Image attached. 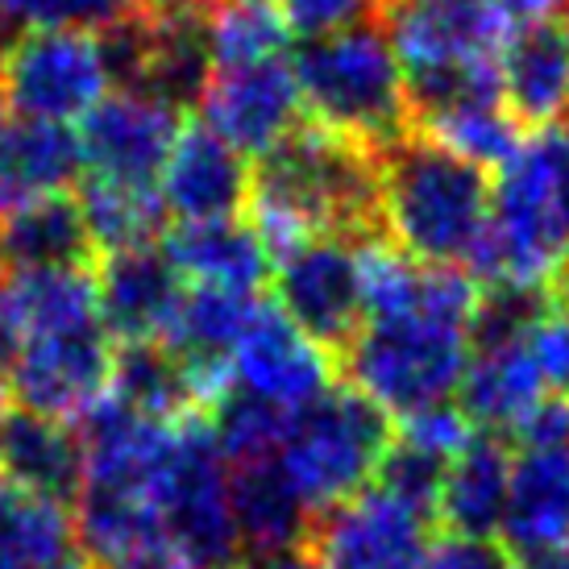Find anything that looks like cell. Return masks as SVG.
<instances>
[{
    "mask_svg": "<svg viewBox=\"0 0 569 569\" xmlns=\"http://www.w3.org/2000/svg\"><path fill=\"white\" fill-rule=\"evenodd\" d=\"M250 212L270 258L312 238L375 241L382 229L379 150L312 121L291 129L250 171Z\"/></svg>",
    "mask_w": 569,
    "mask_h": 569,
    "instance_id": "1",
    "label": "cell"
},
{
    "mask_svg": "<svg viewBox=\"0 0 569 569\" xmlns=\"http://www.w3.org/2000/svg\"><path fill=\"white\" fill-rule=\"evenodd\" d=\"M379 208L399 253L470 274L490 221L487 171L408 129L379 150Z\"/></svg>",
    "mask_w": 569,
    "mask_h": 569,
    "instance_id": "2",
    "label": "cell"
},
{
    "mask_svg": "<svg viewBox=\"0 0 569 569\" xmlns=\"http://www.w3.org/2000/svg\"><path fill=\"white\" fill-rule=\"evenodd\" d=\"M291 67H296L303 112L312 117V126L370 150H382L411 129L403 67L387 33L375 26L303 42Z\"/></svg>",
    "mask_w": 569,
    "mask_h": 569,
    "instance_id": "3",
    "label": "cell"
},
{
    "mask_svg": "<svg viewBox=\"0 0 569 569\" xmlns=\"http://www.w3.org/2000/svg\"><path fill=\"white\" fill-rule=\"evenodd\" d=\"M396 441V416L353 387L332 382L325 396L287 416L279 461L312 516L353 499L379 475L382 453Z\"/></svg>",
    "mask_w": 569,
    "mask_h": 569,
    "instance_id": "4",
    "label": "cell"
},
{
    "mask_svg": "<svg viewBox=\"0 0 569 569\" xmlns=\"http://www.w3.org/2000/svg\"><path fill=\"white\" fill-rule=\"evenodd\" d=\"M162 532L188 569H238L241 549L229 507V461L212 441L204 411L174 420L171 449L150 487Z\"/></svg>",
    "mask_w": 569,
    "mask_h": 569,
    "instance_id": "5",
    "label": "cell"
},
{
    "mask_svg": "<svg viewBox=\"0 0 569 569\" xmlns=\"http://www.w3.org/2000/svg\"><path fill=\"white\" fill-rule=\"evenodd\" d=\"M112 88L109 38L96 30H26L0 50V96L26 121H83Z\"/></svg>",
    "mask_w": 569,
    "mask_h": 569,
    "instance_id": "6",
    "label": "cell"
},
{
    "mask_svg": "<svg viewBox=\"0 0 569 569\" xmlns=\"http://www.w3.org/2000/svg\"><path fill=\"white\" fill-rule=\"evenodd\" d=\"M379 21L408 83L495 71L516 30L503 0H382Z\"/></svg>",
    "mask_w": 569,
    "mask_h": 569,
    "instance_id": "7",
    "label": "cell"
},
{
    "mask_svg": "<svg viewBox=\"0 0 569 569\" xmlns=\"http://www.w3.org/2000/svg\"><path fill=\"white\" fill-rule=\"evenodd\" d=\"M274 303L300 332H308L325 353H346L366 325L362 241L312 238L274 258L270 270Z\"/></svg>",
    "mask_w": 569,
    "mask_h": 569,
    "instance_id": "8",
    "label": "cell"
},
{
    "mask_svg": "<svg viewBox=\"0 0 569 569\" xmlns=\"http://www.w3.org/2000/svg\"><path fill=\"white\" fill-rule=\"evenodd\" d=\"M183 133V109L146 92V88H112L80 126L83 179L126 183V188H159V174Z\"/></svg>",
    "mask_w": 569,
    "mask_h": 569,
    "instance_id": "9",
    "label": "cell"
},
{
    "mask_svg": "<svg viewBox=\"0 0 569 569\" xmlns=\"http://www.w3.org/2000/svg\"><path fill=\"white\" fill-rule=\"evenodd\" d=\"M112 337L104 325L33 337L9 349V399L17 408L76 425L96 399L109 396Z\"/></svg>",
    "mask_w": 569,
    "mask_h": 569,
    "instance_id": "10",
    "label": "cell"
},
{
    "mask_svg": "<svg viewBox=\"0 0 569 569\" xmlns=\"http://www.w3.org/2000/svg\"><path fill=\"white\" fill-rule=\"evenodd\" d=\"M432 528L437 520L370 482L353 499L320 511L308 549L325 569H420L437 540Z\"/></svg>",
    "mask_w": 569,
    "mask_h": 569,
    "instance_id": "11",
    "label": "cell"
},
{
    "mask_svg": "<svg viewBox=\"0 0 569 569\" xmlns=\"http://www.w3.org/2000/svg\"><path fill=\"white\" fill-rule=\"evenodd\" d=\"M200 126L212 129L224 146H233L241 159H262L283 142L291 129H300V83L287 59L246 67H212L200 92Z\"/></svg>",
    "mask_w": 569,
    "mask_h": 569,
    "instance_id": "12",
    "label": "cell"
},
{
    "mask_svg": "<svg viewBox=\"0 0 569 569\" xmlns=\"http://www.w3.org/2000/svg\"><path fill=\"white\" fill-rule=\"evenodd\" d=\"M229 370H233V387L270 399L287 411L312 403L332 387V358L308 332L296 329L274 300L253 303L250 320L233 346Z\"/></svg>",
    "mask_w": 569,
    "mask_h": 569,
    "instance_id": "13",
    "label": "cell"
},
{
    "mask_svg": "<svg viewBox=\"0 0 569 569\" xmlns=\"http://www.w3.org/2000/svg\"><path fill=\"white\" fill-rule=\"evenodd\" d=\"M183 274L171 267L162 246H133V250L104 253L96 267V308L100 325L117 346L162 341L174 308L183 300Z\"/></svg>",
    "mask_w": 569,
    "mask_h": 569,
    "instance_id": "14",
    "label": "cell"
},
{
    "mask_svg": "<svg viewBox=\"0 0 569 569\" xmlns=\"http://www.w3.org/2000/svg\"><path fill=\"white\" fill-rule=\"evenodd\" d=\"M159 200L174 224L229 221L250 204V167L212 129L191 121L159 174Z\"/></svg>",
    "mask_w": 569,
    "mask_h": 569,
    "instance_id": "15",
    "label": "cell"
},
{
    "mask_svg": "<svg viewBox=\"0 0 569 569\" xmlns=\"http://www.w3.org/2000/svg\"><path fill=\"white\" fill-rule=\"evenodd\" d=\"M499 88L520 129L569 121V33L557 21L516 26L499 54Z\"/></svg>",
    "mask_w": 569,
    "mask_h": 569,
    "instance_id": "16",
    "label": "cell"
},
{
    "mask_svg": "<svg viewBox=\"0 0 569 569\" xmlns=\"http://www.w3.org/2000/svg\"><path fill=\"white\" fill-rule=\"evenodd\" d=\"M100 325L92 267L4 270L0 279V341L13 349L33 337Z\"/></svg>",
    "mask_w": 569,
    "mask_h": 569,
    "instance_id": "17",
    "label": "cell"
},
{
    "mask_svg": "<svg viewBox=\"0 0 569 569\" xmlns=\"http://www.w3.org/2000/svg\"><path fill=\"white\" fill-rule=\"evenodd\" d=\"M80 174L83 150L76 129L9 117L0 129V221L47 196H63Z\"/></svg>",
    "mask_w": 569,
    "mask_h": 569,
    "instance_id": "18",
    "label": "cell"
},
{
    "mask_svg": "<svg viewBox=\"0 0 569 569\" xmlns=\"http://www.w3.org/2000/svg\"><path fill=\"white\" fill-rule=\"evenodd\" d=\"M162 253L183 274V283L221 287V291H238V296H258L274 270V258L262 246L258 229L241 224L238 217L174 224L162 238Z\"/></svg>",
    "mask_w": 569,
    "mask_h": 569,
    "instance_id": "19",
    "label": "cell"
},
{
    "mask_svg": "<svg viewBox=\"0 0 569 569\" xmlns=\"http://www.w3.org/2000/svg\"><path fill=\"white\" fill-rule=\"evenodd\" d=\"M499 540L516 557L569 545V449H520L511 458Z\"/></svg>",
    "mask_w": 569,
    "mask_h": 569,
    "instance_id": "20",
    "label": "cell"
},
{
    "mask_svg": "<svg viewBox=\"0 0 569 569\" xmlns=\"http://www.w3.org/2000/svg\"><path fill=\"white\" fill-rule=\"evenodd\" d=\"M0 478L71 507L83 490L80 432L63 420L9 403L0 411Z\"/></svg>",
    "mask_w": 569,
    "mask_h": 569,
    "instance_id": "21",
    "label": "cell"
},
{
    "mask_svg": "<svg viewBox=\"0 0 569 569\" xmlns=\"http://www.w3.org/2000/svg\"><path fill=\"white\" fill-rule=\"evenodd\" d=\"M229 507H233V523H238L246 557L308 545V532L317 520L291 475L283 470L279 453L229 466Z\"/></svg>",
    "mask_w": 569,
    "mask_h": 569,
    "instance_id": "22",
    "label": "cell"
},
{
    "mask_svg": "<svg viewBox=\"0 0 569 569\" xmlns=\"http://www.w3.org/2000/svg\"><path fill=\"white\" fill-rule=\"evenodd\" d=\"M545 396H557V391H549V382L540 379V370L520 332L516 341L470 353V366H466L458 387V408L466 411V420L478 432L507 437L523 411L537 408Z\"/></svg>",
    "mask_w": 569,
    "mask_h": 569,
    "instance_id": "23",
    "label": "cell"
},
{
    "mask_svg": "<svg viewBox=\"0 0 569 569\" xmlns=\"http://www.w3.org/2000/svg\"><path fill=\"white\" fill-rule=\"evenodd\" d=\"M511 445L495 432H475L449 461L437 503V523L458 537H499L507 487H511Z\"/></svg>",
    "mask_w": 569,
    "mask_h": 569,
    "instance_id": "24",
    "label": "cell"
},
{
    "mask_svg": "<svg viewBox=\"0 0 569 569\" xmlns=\"http://www.w3.org/2000/svg\"><path fill=\"white\" fill-rule=\"evenodd\" d=\"M92 258V233L71 191L47 196L0 221V267L4 270L88 267Z\"/></svg>",
    "mask_w": 569,
    "mask_h": 569,
    "instance_id": "25",
    "label": "cell"
},
{
    "mask_svg": "<svg viewBox=\"0 0 569 569\" xmlns=\"http://www.w3.org/2000/svg\"><path fill=\"white\" fill-rule=\"evenodd\" d=\"M109 396L126 408L142 411L150 420H183L196 408L191 382L183 366L162 341H138V346H117L112 353V382Z\"/></svg>",
    "mask_w": 569,
    "mask_h": 569,
    "instance_id": "26",
    "label": "cell"
},
{
    "mask_svg": "<svg viewBox=\"0 0 569 569\" xmlns=\"http://www.w3.org/2000/svg\"><path fill=\"white\" fill-rule=\"evenodd\" d=\"M67 549H76L71 507L42 490L17 487L9 478H0V557L38 569L63 557Z\"/></svg>",
    "mask_w": 569,
    "mask_h": 569,
    "instance_id": "27",
    "label": "cell"
},
{
    "mask_svg": "<svg viewBox=\"0 0 569 569\" xmlns=\"http://www.w3.org/2000/svg\"><path fill=\"white\" fill-rule=\"evenodd\" d=\"M80 212L92 233L96 253L133 250V246H154L167 221V208L159 200V188H126V183H104V179H83Z\"/></svg>",
    "mask_w": 569,
    "mask_h": 569,
    "instance_id": "28",
    "label": "cell"
},
{
    "mask_svg": "<svg viewBox=\"0 0 569 569\" xmlns=\"http://www.w3.org/2000/svg\"><path fill=\"white\" fill-rule=\"evenodd\" d=\"M420 133H428L432 142H441L445 150L461 154L475 167H507L516 159V150L523 146L520 121L507 112L503 96H490V100H470V104H458V109H445L437 117L420 121Z\"/></svg>",
    "mask_w": 569,
    "mask_h": 569,
    "instance_id": "29",
    "label": "cell"
},
{
    "mask_svg": "<svg viewBox=\"0 0 569 569\" xmlns=\"http://www.w3.org/2000/svg\"><path fill=\"white\" fill-rule=\"evenodd\" d=\"M208 428H212V441L224 453L229 466H241V461L253 458H270L279 453L287 432V416L291 411L270 403L262 396H250L241 387H229L212 408H204Z\"/></svg>",
    "mask_w": 569,
    "mask_h": 569,
    "instance_id": "30",
    "label": "cell"
},
{
    "mask_svg": "<svg viewBox=\"0 0 569 569\" xmlns=\"http://www.w3.org/2000/svg\"><path fill=\"white\" fill-rule=\"evenodd\" d=\"M138 0H0V50L26 30H96L129 21Z\"/></svg>",
    "mask_w": 569,
    "mask_h": 569,
    "instance_id": "31",
    "label": "cell"
},
{
    "mask_svg": "<svg viewBox=\"0 0 569 569\" xmlns=\"http://www.w3.org/2000/svg\"><path fill=\"white\" fill-rule=\"evenodd\" d=\"M445 470H449V458L441 453H428L420 445L396 437L391 449L382 453L379 475H375V487L396 495L399 503L425 511L428 520H437V503H441V487H445Z\"/></svg>",
    "mask_w": 569,
    "mask_h": 569,
    "instance_id": "32",
    "label": "cell"
},
{
    "mask_svg": "<svg viewBox=\"0 0 569 569\" xmlns=\"http://www.w3.org/2000/svg\"><path fill=\"white\" fill-rule=\"evenodd\" d=\"M379 9L382 0H279L287 33L300 42H320V38H337L346 30L370 26Z\"/></svg>",
    "mask_w": 569,
    "mask_h": 569,
    "instance_id": "33",
    "label": "cell"
},
{
    "mask_svg": "<svg viewBox=\"0 0 569 569\" xmlns=\"http://www.w3.org/2000/svg\"><path fill=\"white\" fill-rule=\"evenodd\" d=\"M478 428L466 420V411L458 408V399H445V403H432V408H420L396 420V437L420 445L428 453H441V458H458L466 441L475 437Z\"/></svg>",
    "mask_w": 569,
    "mask_h": 569,
    "instance_id": "34",
    "label": "cell"
},
{
    "mask_svg": "<svg viewBox=\"0 0 569 569\" xmlns=\"http://www.w3.org/2000/svg\"><path fill=\"white\" fill-rule=\"evenodd\" d=\"M523 346L537 362L540 379L549 382V391L566 396L569 391V312L566 303L553 300L540 308V317L523 329Z\"/></svg>",
    "mask_w": 569,
    "mask_h": 569,
    "instance_id": "35",
    "label": "cell"
},
{
    "mask_svg": "<svg viewBox=\"0 0 569 569\" xmlns=\"http://www.w3.org/2000/svg\"><path fill=\"white\" fill-rule=\"evenodd\" d=\"M420 569H516V553L499 537H458L441 532Z\"/></svg>",
    "mask_w": 569,
    "mask_h": 569,
    "instance_id": "36",
    "label": "cell"
},
{
    "mask_svg": "<svg viewBox=\"0 0 569 569\" xmlns=\"http://www.w3.org/2000/svg\"><path fill=\"white\" fill-rule=\"evenodd\" d=\"M503 441L516 449H569V399L545 396L537 408L523 411Z\"/></svg>",
    "mask_w": 569,
    "mask_h": 569,
    "instance_id": "37",
    "label": "cell"
},
{
    "mask_svg": "<svg viewBox=\"0 0 569 569\" xmlns=\"http://www.w3.org/2000/svg\"><path fill=\"white\" fill-rule=\"evenodd\" d=\"M540 150H545V167H549V191H553L557 217L569 233V121L553 129H540Z\"/></svg>",
    "mask_w": 569,
    "mask_h": 569,
    "instance_id": "38",
    "label": "cell"
},
{
    "mask_svg": "<svg viewBox=\"0 0 569 569\" xmlns=\"http://www.w3.org/2000/svg\"><path fill=\"white\" fill-rule=\"evenodd\" d=\"M96 569H188V566H183V557L174 553L171 540L150 537V540H138V545L126 549V553L100 561Z\"/></svg>",
    "mask_w": 569,
    "mask_h": 569,
    "instance_id": "39",
    "label": "cell"
},
{
    "mask_svg": "<svg viewBox=\"0 0 569 569\" xmlns=\"http://www.w3.org/2000/svg\"><path fill=\"white\" fill-rule=\"evenodd\" d=\"M238 569H325L320 557L308 549V545H296V549H274V553H250L241 557Z\"/></svg>",
    "mask_w": 569,
    "mask_h": 569,
    "instance_id": "40",
    "label": "cell"
},
{
    "mask_svg": "<svg viewBox=\"0 0 569 569\" xmlns=\"http://www.w3.org/2000/svg\"><path fill=\"white\" fill-rule=\"evenodd\" d=\"M511 26H545L569 13V0H503Z\"/></svg>",
    "mask_w": 569,
    "mask_h": 569,
    "instance_id": "41",
    "label": "cell"
},
{
    "mask_svg": "<svg viewBox=\"0 0 569 569\" xmlns=\"http://www.w3.org/2000/svg\"><path fill=\"white\" fill-rule=\"evenodd\" d=\"M516 569H569V545L566 549H540V553L516 557Z\"/></svg>",
    "mask_w": 569,
    "mask_h": 569,
    "instance_id": "42",
    "label": "cell"
},
{
    "mask_svg": "<svg viewBox=\"0 0 569 569\" xmlns=\"http://www.w3.org/2000/svg\"><path fill=\"white\" fill-rule=\"evenodd\" d=\"M38 569H96V566L80 553V549H67L63 557H54V561H47V566H38Z\"/></svg>",
    "mask_w": 569,
    "mask_h": 569,
    "instance_id": "43",
    "label": "cell"
},
{
    "mask_svg": "<svg viewBox=\"0 0 569 569\" xmlns=\"http://www.w3.org/2000/svg\"><path fill=\"white\" fill-rule=\"evenodd\" d=\"M13 399H9V346L0 341V411L9 408Z\"/></svg>",
    "mask_w": 569,
    "mask_h": 569,
    "instance_id": "44",
    "label": "cell"
},
{
    "mask_svg": "<svg viewBox=\"0 0 569 569\" xmlns=\"http://www.w3.org/2000/svg\"><path fill=\"white\" fill-rule=\"evenodd\" d=\"M557 300L566 303V312H569V258H566V270H561V279H557Z\"/></svg>",
    "mask_w": 569,
    "mask_h": 569,
    "instance_id": "45",
    "label": "cell"
},
{
    "mask_svg": "<svg viewBox=\"0 0 569 569\" xmlns=\"http://www.w3.org/2000/svg\"><path fill=\"white\" fill-rule=\"evenodd\" d=\"M4 121H9V104H4V96H0V129H4Z\"/></svg>",
    "mask_w": 569,
    "mask_h": 569,
    "instance_id": "46",
    "label": "cell"
},
{
    "mask_svg": "<svg viewBox=\"0 0 569 569\" xmlns=\"http://www.w3.org/2000/svg\"><path fill=\"white\" fill-rule=\"evenodd\" d=\"M0 569H26V566H17V561H9V557H0Z\"/></svg>",
    "mask_w": 569,
    "mask_h": 569,
    "instance_id": "47",
    "label": "cell"
},
{
    "mask_svg": "<svg viewBox=\"0 0 569 569\" xmlns=\"http://www.w3.org/2000/svg\"><path fill=\"white\" fill-rule=\"evenodd\" d=\"M566 33H569V26H566Z\"/></svg>",
    "mask_w": 569,
    "mask_h": 569,
    "instance_id": "48",
    "label": "cell"
},
{
    "mask_svg": "<svg viewBox=\"0 0 569 569\" xmlns=\"http://www.w3.org/2000/svg\"><path fill=\"white\" fill-rule=\"evenodd\" d=\"M566 399H569V391H566Z\"/></svg>",
    "mask_w": 569,
    "mask_h": 569,
    "instance_id": "49",
    "label": "cell"
}]
</instances>
